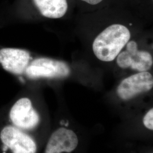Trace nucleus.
Returning <instances> with one entry per match:
<instances>
[{"instance_id": "obj_1", "label": "nucleus", "mask_w": 153, "mask_h": 153, "mask_svg": "<svg viewBox=\"0 0 153 153\" xmlns=\"http://www.w3.org/2000/svg\"><path fill=\"white\" fill-rule=\"evenodd\" d=\"M131 38L129 30L124 25L115 24L106 28L95 39L93 50L99 60H114Z\"/></svg>"}, {"instance_id": "obj_2", "label": "nucleus", "mask_w": 153, "mask_h": 153, "mask_svg": "<svg viewBox=\"0 0 153 153\" xmlns=\"http://www.w3.org/2000/svg\"><path fill=\"white\" fill-rule=\"evenodd\" d=\"M11 126L25 131H31L38 126L40 116L33 108L32 102L28 98L18 99L13 105L9 114Z\"/></svg>"}, {"instance_id": "obj_3", "label": "nucleus", "mask_w": 153, "mask_h": 153, "mask_svg": "<svg viewBox=\"0 0 153 153\" xmlns=\"http://www.w3.org/2000/svg\"><path fill=\"white\" fill-rule=\"evenodd\" d=\"M0 140L11 153H36L37 145L33 138L14 126H6L0 131Z\"/></svg>"}, {"instance_id": "obj_4", "label": "nucleus", "mask_w": 153, "mask_h": 153, "mask_svg": "<svg viewBox=\"0 0 153 153\" xmlns=\"http://www.w3.org/2000/svg\"><path fill=\"white\" fill-rule=\"evenodd\" d=\"M70 68L64 62L48 58H38L30 62L25 74L32 79L62 78L69 76Z\"/></svg>"}, {"instance_id": "obj_5", "label": "nucleus", "mask_w": 153, "mask_h": 153, "mask_svg": "<svg viewBox=\"0 0 153 153\" xmlns=\"http://www.w3.org/2000/svg\"><path fill=\"white\" fill-rule=\"evenodd\" d=\"M125 51L117 56V64L123 69L131 68L139 72L146 71L153 65V57L147 51L138 49L136 42H128Z\"/></svg>"}, {"instance_id": "obj_6", "label": "nucleus", "mask_w": 153, "mask_h": 153, "mask_svg": "<svg viewBox=\"0 0 153 153\" xmlns=\"http://www.w3.org/2000/svg\"><path fill=\"white\" fill-rule=\"evenodd\" d=\"M153 87V76L142 71L124 79L117 88V94L122 100H128L151 90Z\"/></svg>"}, {"instance_id": "obj_7", "label": "nucleus", "mask_w": 153, "mask_h": 153, "mask_svg": "<svg viewBox=\"0 0 153 153\" xmlns=\"http://www.w3.org/2000/svg\"><path fill=\"white\" fill-rule=\"evenodd\" d=\"M30 60V54L26 50L14 48L0 49V65L5 71L13 74L25 73Z\"/></svg>"}, {"instance_id": "obj_8", "label": "nucleus", "mask_w": 153, "mask_h": 153, "mask_svg": "<svg viewBox=\"0 0 153 153\" xmlns=\"http://www.w3.org/2000/svg\"><path fill=\"white\" fill-rule=\"evenodd\" d=\"M78 145V138L75 132L62 127L52 133L44 153H71L76 149Z\"/></svg>"}, {"instance_id": "obj_9", "label": "nucleus", "mask_w": 153, "mask_h": 153, "mask_svg": "<svg viewBox=\"0 0 153 153\" xmlns=\"http://www.w3.org/2000/svg\"><path fill=\"white\" fill-rule=\"evenodd\" d=\"M43 16L52 19L60 18L68 10L66 0H33Z\"/></svg>"}, {"instance_id": "obj_10", "label": "nucleus", "mask_w": 153, "mask_h": 153, "mask_svg": "<svg viewBox=\"0 0 153 153\" xmlns=\"http://www.w3.org/2000/svg\"><path fill=\"white\" fill-rule=\"evenodd\" d=\"M144 126L150 131L153 130V108H151L145 114L143 119Z\"/></svg>"}, {"instance_id": "obj_11", "label": "nucleus", "mask_w": 153, "mask_h": 153, "mask_svg": "<svg viewBox=\"0 0 153 153\" xmlns=\"http://www.w3.org/2000/svg\"><path fill=\"white\" fill-rule=\"evenodd\" d=\"M82 1H85L90 5H95L97 4H98L100 2H101L103 0H81Z\"/></svg>"}]
</instances>
